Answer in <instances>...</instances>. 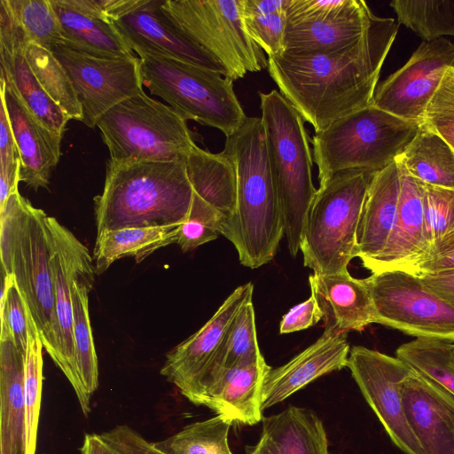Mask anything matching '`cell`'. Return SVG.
Returning <instances> with one entry per match:
<instances>
[{
    "mask_svg": "<svg viewBox=\"0 0 454 454\" xmlns=\"http://www.w3.org/2000/svg\"><path fill=\"white\" fill-rule=\"evenodd\" d=\"M101 194L94 198L97 234L124 228L181 225L193 190L184 162H106Z\"/></svg>",
    "mask_w": 454,
    "mask_h": 454,
    "instance_id": "3957f363",
    "label": "cell"
},
{
    "mask_svg": "<svg viewBox=\"0 0 454 454\" xmlns=\"http://www.w3.org/2000/svg\"><path fill=\"white\" fill-rule=\"evenodd\" d=\"M74 88L82 109V120L94 129L100 117L119 103L144 90L141 60L98 57L64 44L52 51Z\"/></svg>",
    "mask_w": 454,
    "mask_h": 454,
    "instance_id": "7c38bea8",
    "label": "cell"
},
{
    "mask_svg": "<svg viewBox=\"0 0 454 454\" xmlns=\"http://www.w3.org/2000/svg\"><path fill=\"white\" fill-rule=\"evenodd\" d=\"M146 454H166V453L160 451L159 450L155 449L153 445H151V447L148 450V451L146 452Z\"/></svg>",
    "mask_w": 454,
    "mask_h": 454,
    "instance_id": "db71d44e",
    "label": "cell"
},
{
    "mask_svg": "<svg viewBox=\"0 0 454 454\" xmlns=\"http://www.w3.org/2000/svg\"><path fill=\"white\" fill-rule=\"evenodd\" d=\"M401 390L406 419L423 453L454 454V395L412 370Z\"/></svg>",
    "mask_w": 454,
    "mask_h": 454,
    "instance_id": "d6986e66",
    "label": "cell"
},
{
    "mask_svg": "<svg viewBox=\"0 0 454 454\" xmlns=\"http://www.w3.org/2000/svg\"><path fill=\"white\" fill-rule=\"evenodd\" d=\"M184 164L193 193L223 218V235L236 205L237 176L233 160L223 150L212 153L195 145Z\"/></svg>",
    "mask_w": 454,
    "mask_h": 454,
    "instance_id": "83f0119b",
    "label": "cell"
},
{
    "mask_svg": "<svg viewBox=\"0 0 454 454\" xmlns=\"http://www.w3.org/2000/svg\"><path fill=\"white\" fill-rule=\"evenodd\" d=\"M232 424L231 419L216 414L152 445L166 454H232L228 442Z\"/></svg>",
    "mask_w": 454,
    "mask_h": 454,
    "instance_id": "e575fe53",
    "label": "cell"
},
{
    "mask_svg": "<svg viewBox=\"0 0 454 454\" xmlns=\"http://www.w3.org/2000/svg\"><path fill=\"white\" fill-rule=\"evenodd\" d=\"M162 0H144L132 12L113 22L139 58L158 57L194 64L227 76L224 67L186 36L164 13Z\"/></svg>",
    "mask_w": 454,
    "mask_h": 454,
    "instance_id": "2e32d148",
    "label": "cell"
},
{
    "mask_svg": "<svg viewBox=\"0 0 454 454\" xmlns=\"http://www.w3.org/2000/svg\"><path fill=\"white\" fill-rule=\"evenodd\" d=\"M251 282L237 287L211 318L166 356L160 374L187 398L214 358L241 307L253 300Z\"/></svg>",
    "mask_w": 454,
    "mask_h": 454,
    "instance_id": "ac0fdd59",
    "label": "cell"
},
{
    "mask_svg": "<svg viewBox=\"0 0 454 454\" xmlns=\"http://www.w3.org/2000/svg\"><path fill=\"white\" fill-rule=\"evenodd\" d=\"M390 6L398 24L411 29L425 42L454 36V1L394 0Z\"/></svg>",
    "mask_w": 454,
    "mask_h": 454,
    "instance_id": "f35d334b",
    "label": "cell"
},
{
    "mask_svg": "<svg viewBox=\"0 0 454 454\" xmlns=\"http://www.w3.org/2000/svg\"><path fill=\"white\" fill-rule=\"evenodd\" d=\"M454 150V67H449L428 104L423 123Z\"/></svg>",
    "mask_w": 454,
    "mask_h": 454,
    "instance_id": "f6af8a7d",
    "label": "cell"
},
{
    "mask_svg": "<svg viewBox=\"0 0 454 454\" xmlns=\"http://www.w3.org/2000/svg\"><path fill=\"white\" fill-rule=\"evenodd\" d=\"M290 0H242L245 27L268 58L285 51V34Z\"/></svg>",
    "mask_w": 454,
    "mask_h": 454,
    "instance_id": "d590c367",
    "label": "cell"
},
{
    "mask_svg": "<svg viewBox=\"0 0 454 454\" xmlns=\"http://www.w3.org/2000/svg\"><path fill=\"white\" fill-rule=\"evenodd\" d=\"M397 32L394 19L372 13L356 42L328 52L270 57L267 68L280 93L317 133L372 105Z\"/></svg>",
    "mask_w": 454,
    "mask_h": 454,
    "instance_id": "6da1fadb",
    "label": "cell"
},
{
    "mask_svg": "<svg viewBox=\"0 0 454 454\" xmlns=\"http://www.w3.org/2000/svg\"><path fill=\"white\" fill-rule=\"evenodd\" d=\"M400 168V195L395 223L388 242L369 267L372 273L401 270L413 274L429 254L426 237V184Z\"/></svg>",
    "mask_w": 454,
    "mask_h": 454,
    "instance_id": "ffe728a7",
    "label": "cell"
},
{
    "mask_svg": "<svg viewBox=\"0 0 454 454\" xmlns=\"http://www.w3.org/2000/svg\"><path fill=\"white\" fill-rule=\"evenodd\" d=\"M2 275L0 338L11 337L18 349L26 356L33 319L13 278Z\"/></svg>",
    "mask_w": 454,
    "mask_h": 454,
    "instance_id": "b9f144b4",
    "label": "cell"
},
{
    "mask_svg": "<svg viewBox=\"0 0 454 454\" xmlns=\"http://www.w3.org/2000/svg\"><path fill=\"white\" fill-rule=\"evenodd\" d=\"M376 172L346 170L319 184L306 215L300 250L316 274L348 271L356 257V231L366 193Z\"/></svg>",
    "mask_w": 454,
    "mask_h": 454,
    "instance_id": "52a82bcc",
    "label": "cell"
},
{
    "mask_svg": "<svg viewBox=\"0 0 454 454\" xmlns=\"http://www.w3.org/2000/svg\"><path fill=\"white\" fill-rule=\"evenodd\" d=\"M396 357L454 395V343L415 339L397 348Z\"/></svg>",
    "mask_w": 454,
    "mask_h": 454,
    "instance_id": "74e56055",
    "label": "cell"
},
{
    "mask_svg": "<svg viewBox=\"0 0 454 454\" xmlns=\"http://www.w3.org/2000/svg\"><path fill=\"white\" fill-rule=\"evenodd\" d=\"M25 358L11 337L0 338V454H28Z\"/></svg>",
    "mask_w": 454,
    "mask_h": 454,
    "instance_id": "4316f807",
    "label": "cell"
},
{
    "mask_svg": "<svg viewBox=\"0 0 454 454\" xmlns=\"http://www.w3.org/2000/svg\"><path fill=\"white\" fill-rule=\"evenodd\" d=\"M421 125L373 105L336 120L311 141L319 184L340 171L386 168L406 150Z\"/></svg>",
    "mask_w": 454,
    "mask_h": 454,
    "instance_id": "8992f818",
    "label": "cell"
},
{
    "mask_svg": "<svg viewBox=\"0 0 454 454\" xmlns=\"http://www.w3.org/2000/svg\"><path fill=\"white\" fill-rule=\"evenodd\" d=\"M47 226L59 333V359L55 364L65 374L76 395L79 380L75 364L71 290L75 275L92 257L89 249L56 218L48 216Z\"/></svg>",
    "mask_w": 454,
    "mask_h": 454,
    "instance_id": "e0dca14e",
    "label": "cell"
},
{
    "mask_svg": "<svg viewBox=\"0 0 454 454\" xmlns=\"http://www.w3.org/2000/svg\"><path fill=\"white\" fill-rule=\"evenodd\" d=\"M93 282L91 259L75 275L71 290L75 364L79 380L76 397L85 416L90 411V398L98 387V364L89 314V293Z\"/></svg>",
    "mask_w": 454,
    "mask_h": 454,
    "instance_id": "f1b7e54d",
    "label": "cell"
},
{
    "mask_svg": "<svg viewBox=\"0 0 454 454\" xmlns=\"http://www.w3.org/2000/svg\"><path fill=\"white\" fill-rule=\"evenodd\" d=\"M43 343L32 320L25 358V405L27 424L28 454H35L43 389Z\"/></svg>",
    "mask_w": 454,
    "mask_h": 454,
    "instance_id": "60d3db41",
    "label": "cell"
},
{
    "mask_svg": "<svg viewBox=\"0 0 454 454\" xmlns=\"http://www.w3.org/2000/svg\"><path fill=\"white\" fill-rule=\"evenodd\" d=\"M253 300L239 310L214 358L187 399L198 405L204 394L229 370L261 355Z\"/></svg>",
    "mask_w": 454,
    "mask_h": 454,
    "instance_id": "4dcf8cb0",
    "label": "cell"
},
{
    "mask_svg": "<svg viewBox=\"0 0 454 454\" xmlns=\"http://www.w3.org/2000/svg\"><path fill=\"white\" fill-rule=\"evenodd\" d=\"M395 161L426 184L454 189V150L441 136L423 124Z\"/></svg>",
    "mask_w": 454,
    "mask_h": 454,
    "instance_id": "836d02e7",
    "label": "cell"
},
{
    "mask_svg": "<svg viewBox=\"0 0 454 454\" xmlns=\"http://www.w3.org/2000/svg\"><path fill=\"white\" fill-rule=\"evenodd\" d=\"M51 4L60 25L64 45L98 57L133 56L113 23L81 12L66 0H51Z\"/></svg>",
    "mask_w": 454,
    "mask_h": 454,
    "instance_id": "f546056e",
    "label": "cell"
},
{
    "mask_svg": "<svg viewBox=\"0 0 454 454\" xmlns=\"http://www.w3.org/2000/svg\"><path fill=\"white\" fill-rule=\"evenodd\" d=\"M372 14L362 0H290L284 53H323L346 47L363 35Z\"/></svg>",
    "mask_w": 454,
    "mask_h": 454,
    "instance_id": "4fadbf2b",
    "label": "cell"
},
{
    "mask_svg": "<svg viewBox=\"0 0 454 454\" xmlns=\"http://www.w3.org/2000/svg\"><path fill=\"white\" fill-rule=\"evenodd\" d=\"M376 323L419 339L454 343V307L431 292L419 277L387 270L365 278Z\"/></svg>",
    "mask_w": 454,
    "mask_h": 454,
    "instance_id": "8fae6325",
    "label": "cell"
},
{
    "mask_svg": "<svg viewBox=\"0 0 454 454\" xmlns=\"http://www.w3.org/2000/svg\"><path fill=\"white\" fill-rule=\"evenodd\" d=\"M247 454H282L274 442L266 434H262L257 443L248 447Z\"/></svg>",
    "mask_w": 454,
    "mask_h": 454,
    "instance_id": "f5cc1de1",
    "label": "cell"
},
{
    "mask_svg": "<svg viewBox=\"0 0 454 454\" xmlns=\"http://www.w3.org/2000/svg\"><path fill=\"white\" fill-rule=\"evenodd\" d=\"M48 215L19 191L0 208L2 273L15 280L43 348L56 364L59 333L51 270Z\"/></svg>",
    "mask_w": 454,
    "mask_h": 454,
    "instance_id": "277c9868",
    "label": "cell"
},
{
    "mask_svg": "<svg viewBox=\"0 0 454 454\" xmlns=\"http://www.w3.org/2000/svg\"><path fill=\"white\" fill-rule=\"evenodd\" d=\"M324 321V333H347L363 331L376 323V310L364 279L353 278L348 270L338 274H316L309 278Z\"/></svg>",
    "mask_w": 454,
    "mask_h": 454,
    "instance_id": "cb8c5ba5",
    "label": "cell"
},
{
    "mask_svg": "<svg viewBox=\"0 0 454 454\" xmlns=\"http://www.w3.org/2000/svg\"><path fill=\"white\" fill-rule=\"evenodd\" d=\"M450 67H454V44L450 40L423 41L402 67L378 83L372 105L422 124L427 107Z\"/></svg>",
    "mask_w": 454,
    "mask_h": 454,
    "instance_id": "9a60e30c",
    "label": "cell"
},
{
    "mask_svg": "<svg viewBox=\"0 0 454 454\" xmlns=\"http://www.w3.org/2000/svg\"><path fill=\"white\" fill-rule=\"evenodd\" d=\"M152 443L128 426L102 434H86L81 454H146Z\"/></svg>",
    "mask_w": 454,
    "mask_h": 454,
    "instance_id": "bcb514c9",
    "label": "cell"
},
{
    "mask_svg": "<svg viewBox=\"0 0 454 454\" xmlns=\"http://www.w3.org/2000/svg\"><path fill=\"white\" fill-rule=\"evenodd\" d=\"M25 57L37 81L48 96L71 119L82 121V109L73 83L53 52L28 43Z\"/></svg>",
    "mask_w": 454,
    "mask_h": 454,
    "instance_id": "8d00e7d4",
    "label": "cell"
},
{
    "mask_svg": "<svg viewBox=\"0 0 454 454\" xmlns=\"http://www.w3.org/2000/svg\"><path fill=\"white\" fill-rule=\"evenodd\" d=\"M27 43L52 51L63 44L60 25L51 0H4Z\"/></svg>",
    "mask_w": 454,
    "mask_h": 454,
    "instance_id": "ab89813d",
    "label": "cell"
},
{
    "mask_svg": "<svg viewBox=\"0 0 454 454\" xmlns=\"http://www.w3.org/2000/svg\"><path fill=\"white\" fill-rule=\"evenodd\" d=\"M419 278L431 292L454 307V269L428 273Z\"/></svg>",
    "mask_w": 454,
    "mask_h": 454,
    "instance_id": "816d5d0a",
    "label": "cell"
},
{
    "mask_svg": "<svg viewBox=\"0 0 454 454\" xmlns=\"http://www.w3.org/2000/svg\"><path fill=\"white\" fill-rule=\"evenodd\" d=\"M425 188L426 237L430 254L442 239L454 232V189L429 184Z\"/></svg>",
    "mask_w": 454,
    "mask_h": 454,
    "instance_id": "ee69618b",
    "label": "cell"
},
{
    "mask_svg": "<svg viewBox=\"0 0 454 454\" xmlns=\"http://www.w3.org/2000/svg\"><path fill=\"white\" fill-rule=\"evenodd\" d=\"M4 100L20 159V181L34 190L47 188L60 157L63 137L51 132L28 111L12 86L0 77Z\"/></svg>",
    "mask_w": 454,
    "mask_h": 454,
    "instance_id": "7402d4cb",
    "label": "cell"
},
{
    "mask_svg": "<svg viewBox=\"0 0 454 454\" xmlns=\"http://www.w3.org/2000/svg\"><path fill=\"white\" fill-rule=\"evenodd\" d=\"M347 367L392 442L406 454H424L405 416L401 386L411 369L398 357L350 348Z\"/></svg>",
    "mask_w": 454,
    "mask_h": 454,
    "instance_id": "5bb4252c",
    "label": "cell"
},
{
    "mask_svg": "<svg viewBox=\"0 0 454 454\" xmlns=\"http://www.w3.org/2000/svg\"><path fill=\"white\" fill-rule=\"evenodd\" d=\"M140 60L143 86L184 120L215 128L226 137L246 120L233 81L223 74L174 59L142 57Z\"/></svg>",
    "mask_w": 454,
    "mask_h": 454,
    "instance_id": "9c48e42d",
    "label": "cell"
},
{
    "mask_svg": "<svg viewBox=\"0 0 454 454\" xmlns=\"http://www.w3.org/2000/svg\"><path fill=\"white\" fill-rule=\"evenodd\" d=\"M400 195L396 161L374 174L356 231V257L367 270L385 249L394 229Z\"/></svg>",
    "mask_w": 454,
    "mask_h": 454,
    "instance_id": "d4e9b609",
    "label": "cell"
},
{
    "mask_svg": "<svg viewBox=\"0 0 454 454\" xmlns=\"http://www.w3.org/2000/svg\"><path fill=\"white\" fill-rule=\"evenodd\" d=\"M261 354L227 371L201 397L198 405L233 423L255 425L262 420V389L270 370Z\"/></svg>",
    "mask_w": 454,
    "mask_h": 454,
    "instance_id": "484cf974",
    "label": "cell"
},
{
    "mask_svg": "<svg viewBox=\"0 0 454 454\" xmlns=\"http://www.w3.org/2000/svg\"><path fill=\"white\" fill-rule=\"evenodd\" d=\"M262 123L271 176L289 253L296 256L309 208L317 192L304 120L277 90L260 92Z\"/></svg>",
    "mask_w": 454,
    "mask_h": 454,
    "instance_id": "5b68a950",
    "label": "cell"
},
{
    "mask_svg": "<svg viewBox=\"0 0 454 454\" xmlns=\"http://www.w3.org/2000/svg\"><path fill=\"white\" fill-rule=\"evenodd\" d=\"M223 220L209 205L193 193L187 220L178 228L176 243L188 252L222 235Z\"/></svg>",
    "mask_w": 454,
    "mask_h": 454,
    "instance_id": "7bdbcfd3",
    "label": "cell"
},
{
    "mask_svg": "<svg viewBox=\"0 0 454 454\" xmlns=\"http://www.w3.org/2000/svg\"><path fill=\"white\" fill-rule=\"evenodd\" d=\"M186 121L143 90L107 111L97 127L113 160L184 162L196 145Z\"/></svg>",
    "mask_w": 454,
    "mask_h": 454,
    "instance_id": "ba28073f",
    "label": "cell"
},
{
    "mask_svg": "<svg viewBox=\"0 0 454 454\" xmlns=\"http://www.w3.org/2000/svg\"><path fill=\"white\" fill-rule=\"evenodd\" d=\"M454 269V232L444 239L414 270L412 275L422 276Z\"/></svg>",
    "mask_w": 454,
    "mask_h": 454,
    "instance_id": "f907efd6",
    "label": "cell"
},
{
    "mask_svg": "<svg viewBox=\"0 0 454 454\" xmlns=\"http://www.w3.org/2000/svg\"><path fill=\"white\" fill-rule=\"evenodd\" d=\"M27 42L10 14L0 12L1 78L12 86L32 115L63 137L70 118L43 89L24 54Z\"/></svg>",
    "mask_w": 454,
    "mask_h": 454,
    "instance_id": "44dd1931",
    "label": "cell"
},
{
    "mask_svg": "<svg viewBox=\"0 0 454 454\" xmlns=\"http://www.w3.org/2000/svg\"><path fill=\"white\" fill-rule=\"evenodd\" d=\"M322 312L311 295L308 300L294 306L286 313L279 325V333H290L305 330L322 319Z\"/></svg>",
    "mask_w": 454,
    "mask_h": 454,
    "instance_id": "681fc988",
    "label": "cell"
},
{
    "mask_svg": "<svg viewBox=\"0 0 454 454\" xmlns=\"http://www.w3.org/2000/svg\"><path fill=\"white\" fill-rule=\"evenodd\" d=\"M180 225L124 228L97 234L95 271L102 274L118 259L134 256L140 262L156 250L176 243Z\"/></svg>",
    "mask_w": 454,
    "mask_h": 454,
    "instance_id": "d6a6232c",
    "label": "cell"
},
{
    "mask_svg": "<svg viewBox=\"0 0 454 454\" xmlns=\"http://www.w3.org/2000/svg\"><path fill=\"white\" fill-rule=\"evenodd\" d=\"M242 0H163L161 9L191 40L216 59L231 81L268 65L265 52L248 34Z\"/></svg>",
    "mask_w": 454,
    "mask_h": 454,
    "instance_id": "30bf717a",
    "label": "cell"
},
{
    "mask_svg": "<svg viewBox=\"0 0 454 454\" xmlns=\"http://www.w3.org/2000/svg\"><path fill=\"white\" fill-rule=\"evenodd\" d=\"M233 160L236 205L223 235L235 247L241 264L251 269L270 262L284 236V223L269 165L262 119L247 116L226 137Z\"/></svg>",
    "mask_w": 454,
    "mask_h": 454,
    "instance_id": "7a4b0ae2",
    "label": "cell"
},
{
    "mask_svg": "<svg viewBox=\"0 0 454 454\" xmlns=\"http://www.w3.org/2000/svg\"><path fill=\"white\" fill-rule=\"evenodd\" d=\"M66 2L81 12L113 23L137 8L144 0H66Z\"/></svg>",
    "mask_w": 454,
    "mask_h": 454,
    "instance_id": "c3c4849f",
    "label": "cell"
},
{
    "mask_svg": "<svg viewBox=\"0 0 454 454\" xmlns=\"http://www.w3.org/2000/svg\"><path fill=\"white\" fill-rule=\"evenodd\" d=\"M350 347L347 333H324L286 364L270 368L262 389V409L283 402L317 378L347 367Z\"/></svg>",
    "mask_w": 454,
    "mask_h": 454,
    "instance_id": "603a6c76",
    "label": "cell"
},
{
    "mask_svg": "<svg viewBox=\"0 0 454 454\" xmlns=\"http://www.w3.org/2000/svg\"><path fill=\"white\" fill-rule=\"evenodd\" d=\"M20 159L5 105L0 106V208L18 191Z\"/></svg>",
    "mask_w": 454,
    "mask_h": 454,
    "instance_id": "7dc6e473",
    "label": "cell"
},
{
    "mask_svg": "<svg viewBox=\"0 0 454 454\" xmlns=\"http://www.w3.org/2000/svg\"><path fill=\"white\" fill-rule=\"evenodd\" d=\"M262 421V434L269 436L282 454H329L325 427L311 410L289 405Z\"/></svg>",
    "mask_w": 454,
    "mask_h": 454,
    "instance_id": "1f68e13d",
    "label": "cell"
}]
</instances>
